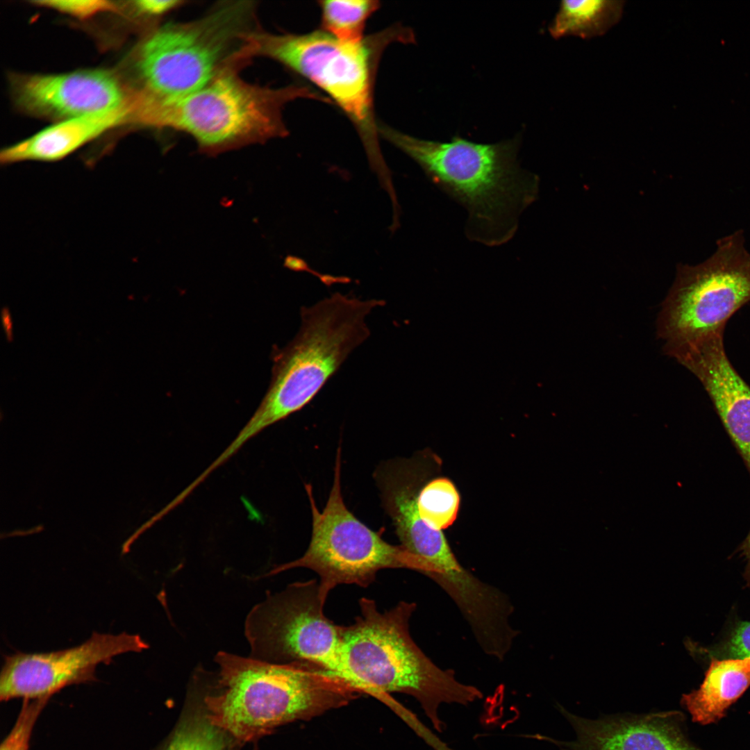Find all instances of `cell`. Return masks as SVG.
<instances>
[{
	"label": "cell",
	"mask_w": 750,
	"mask_h": 750,
	"mask_svg": "<svg viewBox=\"0 0 750 750\" xmlns=\"http://www.w3.org/2000/svg\"><path fill=\"white\" fill-rule=\"evenodd\" d=\"M378 131L467 210L465 233L472 241L489 247L506 243L538 197V176L517 160L519 135L481 144L458 135L450 142L425 140L383 126Z\"/></svg>",
	"instance_id": "obj_1"
},
{
	"label": "cell",
	"mask_w": 750,
	"mask_h": 750,
	"mask_svg": "<svg viewBox=\"0 0 750 750\" xmlns=\"http://www.w3.org/2000/svg\"><path fill=\"white\" fill-rule=\"evenodd\" d=\"M359 604L360 615L342 626L344 681L383 701L390 702L391 692L413 697L439 733L445 729L438 715L442 704L466 706L483 698L478 688L438 667L414 642L409 621L415 603L402 601L384 612L372 599L362 597Z\"/></svg>",
	"instance_id": "obj_2"
},
{
	"label": "cell",
	"mask_w": 750,
	"mask_h": 750,
	"mask_svg": "<svg viewBox=\"0 0 750 750\" xmlns=\"http://www.w3.org/2000/svg\"><path fill=\"white\" fill-rule=\"evenodd\" d=\"M213 692L205 698L209 722L240 741L347 705L361 693L308 663L272 664L219 651Z\"/></svg>",
	"instance_id": "obj_3"
},
{
	"label": "cell",
	"mask_w": 750,
	"mask_h": 750,
	"mask_svg": "<svg viewBox=\"0 0 750 750\" xmlns=\"http://www.w3.org/2000/svg\"><path fill=\"white\" fill-rule=\"evenodd\" d=\"M384 305L336 292L301 310L294 338L276 351L272 378L260 404L226 447L234 456L260 432L306 406L351 352L369 336L366 319Z\"/></svg>",
	"instance_id": "obj_4"
},
{
	"label": "cell",
	"mask_w": 750,
	"mask_h": 750,
	"mask_svg": "<svg viewBox=\"0 0 750 750\" xmlns=\"http://www.w3.org/2000/svg\"><path fill=\"white\" fill-rule=\"evenodd\" d=\"M410 28L398 26L358 43L342 42L324 31L306 34H274L260 28L244 38L249 59L262 56L282 64L323 90L354 124L368 161L377 177L390 169L379 147L373 110V85L378 59L393 42L410 43Z\"/></svg>",
	"instance_id": "obj_5"
},
{
	"label": "cell",
	"mask_w": 750,
	"mask_h": 750,
	"mask_svg": "<svg viewBox=\"0 0 750 750\" xmlns=\"http://www.w3.org/2000/svg\"><path fill=\"white\" fill-rule=\"evenodd\" d=\"M247 64L232 60L205 86L182 97H146L142 126L184 132L210 153L287 135L285 106L299 98L317 100V92L305 85L248 83L239 75Z\"/></svg>",
	"instance_id": "obj_6"
},
{
	"label": "cell",
	"mask_w": 750,
	"mask_h": 750,
	"mask_svg": "<svg viewBox=\"0 0 750 750\" xmlns=\"http://www.w3.org/2000/svg\"><path fill=\"white\" fill-rule=\"evenodd\" d=\"M253 1H224L204 16L156 27L140 42L133 65L136 89L175 98L208 83L229 62L248 33L259 28Z\"/></svg>",
	"instance_id": "obj_7"
},
{
	"label": "cell",
	"mask_w": 750,
	"mask_h": 750,
	"mask_svg": "<svg viewBox=\"0 0 750 750\" xmlns=\"http://www.w3.org/2000/svg\"><path fill=\"white\" fill-rule=\"evenodd\" d=\"M749 301L750 252L743 231L738 230L719 239L705 260L678 265L657 319L665 353L669 356L705 335L724 331Z\"/></svg>",
	"instance_id": "obj_8"
},
{
	"label": "cell",
	"mask_w": 750,
	"mask_h": 750,
	"mask_svg": "<svg viewBox=\"0 0 750 750\" xmlns=\"http://www.w3.org/2000/svg\"><path fill=\"white\" fill-rule=\"evenodd\" d=\"M340 458L339 448L333 484L322 512L316 506L311 485H306L312 516L311 539L306 551L299 559L276 567L265 575L296 567L312 569L319 576V594L324 602L330 591L338 585L367 587L381 569H415L413 556L403 547L386 542L347 509L341 492Z\"/></svg>",
	"instance_id": "obj_9"
},
{
	"label": "cell",
	"mask_w": 750,
	"mask_h": 750,
	"mask_svg": "<svg viewBox=\"0 0 750 750\" xmlns=\"http://www.w3.org/2000/svg\"><path fill=\"white\" fill-rule=\"evenodd\" d=\"M316 580L268 594L244 624L250 658L272 664L308 663L344 681L342 626L324 613Z\"/></svg>",
	"instance_id": "obj_10"
},
{
	"label": "cell",
	"mask_w": 750,
	"mask_h": 750,
	"mask_svg": "<svg viewBox=\"0 0 750 750\" xmlns=\"http://www.w3.org/2000/svg\"><path fill=\"white\" fill-rule=\"evenodd\" d=\"M147 648L149 644L139 635L94 632L71 648L6 656L0 675V699H49L67 686L94 681L99 665Z\"/></svg>",
	"instance_id": "obj_11"
},
{
	"label": "cell",
	"mask_w": 750,
	"mask_h": 750,
	"mask_svg": "<svg viewBox=\"0 0 750 750\" xmlns=\"http://www.w3.org/2000/svg\"><path fill=\"white\" fill-rule=\"evenodd\" d=\"M12 99L28 115L58 122L131 103L134 89L116 73L85 69L58 74H14Z\"/></svg>",
	"instance_id": "obj_12"
},
{
	"label": "cell",
	"mask_w": 750,
	"mask_h": 750,
	"mask_svg": "<svg viewBox=\"0 0 750 750\" xmlns=\"http://www.w3.org/2000/svg\"><path fill=\"white\" fill-rule=\"evenodd\" d=\"M671 357L701 382L750 474V387L726 353L724 331L705 335Z\"/></svg>",
	"instance_id": "obj_13"
},
{
	"label": "cell",
	"mask_w": 750,
	"mask_h": 750,
	"mask_svg": "<svg viewBox=\"0 0 750 750\" xmlns=\"http://www.w3.org/2000/svg\"><path fill=\"white\" fill-rule=\"evenodd\" d=\"M558 707L575 737L553 743L567 750H702L687 737L683 715L678 712L612 715L592 719Z\"/></svg>",
	"instance_id": "obj_14"
},
{
	"label": "cell",
	"mask_w": 750,
	"mask_h": 750,
	"mask_svg": "<svg viewBox=\"0 0 750 750\" xmlns=\"http://www.w3.org/2000/svg\"><path fill=\"white\" fill-rule=\"evenodd\" d=\"M127 123L133 124L131 105L59 122L2 149L0 160L6 165L56 162L110 129Z\"/></svg>",
	"instance_id": "obj_15"
},
{
	"label": "cell",
	"mask_w": 750,
	"mask_h": 750,
	"mask_svg": "<svg viewBox=\"0 0 750 750\" xmlns=\"http://www.w3.org/2000/svg\"><path fill=\"white\" fill-rule=\"evenodd\" d=\"M750 685V657L713 660L699 688L683 694V706L693 722H717Z\"/></svg>",
	"instance_id": "obj_16"
},
{
	"label": "cell",
	"mask_w": 750,
	"mask_h": 750,
	"mask_svg": "<svg viewBox=\"0 0 750 750\" xmlns=\"http://www.w3.org/2000/svg\"><path fill=\"white\" fill-rule=\"evenodd\" d=\"M623 1L565 0L551 22L549 30L556 39L578 36L590 39L605 34L621 19Z\"/></svg>",
	"instance_id": "obj_17"
},
{
	"label": "cell",
	"mask_w": 750,
	"mask_h": 750,
	"mask_svg": "<svg viewBox=\"0 0 750 750\" xmlns=\"http://www.w3.org/2000/svg\"><path fill=\"white\" fill-rule=\"evenodd\" d=\"M322 31L346 42L358 43L364 40L367 18L380 6L372 0L319 1Z\"/></svg>",
	"instance_id": "obj_18"
},
{
	"label": "cell",
	"mask_w": 750,
	"mask_h": 750,
	"mask_svg": "<svg viewBox=\"0 0 750 750\" xmlns=\"http://www.w3.org/2000/svg\"><path fill=\"white\" fill-rule=\"evenodd\" d=\"M460 496L453 483L446 478L429 481L417 491L416 508L423 522L429 528L442 531L456 519Z\"/></svg>",
	"instance_id": "obj_19"
},
{
	"label": "cell",
	"mask_w": 750,
	"mask_h": 750,
	"mask_svg": "<svg viewBox=\"0 0 750 750\" xmlns=\"http://www.w3.org/2000/svg\"><path fill=\"white\" fill-rule=\"evenodd\" d=\"M164 750H228L222 731L206 717L194 715L181 723Z\"/></svg>",
	"instance_id": "obj_20"
},
{
	"label": "cell",
	"mask_w": 750,
	"mask_h": 750,
	"mask_svg": "<svg viewBox=\"0 0 750 750\" xmlns=\"http://www.w3.org/2000/svg\"><path fill=\"white\" fill-rule=\"evenodd\" d=\"M49 700H22L16 721L2 741L0 750H28L34 726Z\"/></svg>",
	"instance_id": "obj_21"
},
{
	"label": "cell",
	"mask_w": 750,
	"mask_h": 750,
	"mask_svg": "<svg viewBox=\"0 0 750 750\" xmlns=\"http://www.w3.org/2000/svg\"><path fill=\"white\" fill-rule=\"evenodd\" d=\"M33 3L79 19L89 18L101 12L115 11L119 8L112 1L97 0H42Z\"/></svg>",
	"instance_id": "obj_22"
},
{
	"label": "cell",
	"mask_w": 750,
	"mask_h": 750,
	"mask_svg": "<svg viewBox=\"0 0 750 750\" xmlns=\"http://www.w3.org/2000/svg\"><path fill=\"white\" fill-rule=\"evenodd\" d=\"M184 1L140 0L131 2L136 13L150 19H157L185 3Z\"/></svg>",
	"instance_id": "obj_23"
},
{
	"label": "cell",
	"mask_w": 750,
	"mask_h": 750,
	"mask_svg": "<svg viewBox=\"0 0 750 750\" xmlns=\"http://www.w3.org/2000/svg\"><path fill=\"white\" fill-rule=\"evenodd\" d=\"M729 651L735 658L750 657V622L740 624L735 629L730 641Z\"/></svg>",
	"instance_id": "obj_24"
},
{
	"label": "cell",
	"mask_w": 750,
	"mask_h": 750,
	"mask_svg": "<svg viewBox=\"0 0 750 750\" xmlns=\"http://www.w3.org/2000/svg\"><path fill=\"white\" fill-rule=\"evenodd\" d=\"M2 321L6 337L8 340H12V322L9 312L7 308L2 310Z\"/></svg>",
	"instance_id": "obj_25"
},
{
	"label": "cell",
	"mask_w": 750,
	"mask_h": 750,
	"mask_svg": "<svg viewBox=\"0 0 750 750\" xmlns=\"http://www.w3.org/2000/svg\"><path fill=\"white\" fill-rule=\"evenodd\" d=\"M742 550L750 562V531L742 544Z\"/></svg>",
	"instance_id": "obj_26"
}]
</instances>
